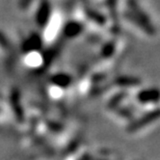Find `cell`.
<instances>
[{
	"label": "cell",
	"instance_id": "2",
	"mask_svg": "<svg viewBox=\"0 0 160 160\" xmlns=\"http://www.w3.org/2000/svg\"><path fill=\"white\" fill-rule=\"evenodd\" d=\"M51 12H52V8L49 0H41L36 12V22L38 26L41 28L46 26L48 21L50 20Z\"/></svg>",
	"mask_w": 160,
	"mask_h": 160
},
{
	"label": "cell",
	"instance_id": "6",
	"mask_svg": "<svg viewBox=\"0 0 160 160\" xmlns=\"http://www.w3.org/2000/svg\"><path fill=\"white\" fill-rule=\"evenodd\" d=\"M42 45V41H41V38L39 34L34 33V34H31V36L28 38V40L26 41V46L27 48H40Z\"/></svg>",
	"mask_w": 160,
	"mask_h": 160
},
{
	"label": "cell",
	"instance_id": "4",
	"mask_svg": "<svg viewBox=\"0 0 160 160\" xmlns=\"http://www.w3.org/2000/svg\"><path fill=\"white\" fill-rule=\"evenodd\" d=\"M85 14H86V17H88L92 22L100 25V26H103V25L106 24V22H107L106 17H105L102 12L97 11V9L86 8H85Z\"/></svg>",
	"mask_w": 160,
	"mask_h": 160
},
{
	"label": "cell",
	"instance_id": "3",
	"mask_svg": "<svg viewBox=\"0 0 160 160\" xmlns=\"http://www.w3.org/2000/svg\"><path fill=\"white\" fill-rule=\"evenodd\" d=\"M83 30V25L78 21L71 20L67 22L65 27H63V33L68 38H75L78 37Z\"/></svg>",
	"mask_w": 160,
	"mask_h": 160
},
{
	"label": "cell",
	"instance_id": "1",
	"mask_svg": "<svg viewBox=\"0 0 160 160\" xmlns=\"http://www.w3.org/2000/svg\"><path fill=\"white\" fill-rule=\"evenodd\" d=\"M128 11L124 12L125 18L132 24L145 31L146 33L153 36L156 32V29L153 25L151 19L148 14L142 8L137 0H127Z\"/></svg>",
	"mask_w": 160,
	"mask_h": 160
},
{
	"label": "cell",
	"instance_id": "7",
	"mask_svg": "<svg viewBox=\"0 0 160 160\" xmlns=\"http://www.w3.org/2000/svg\"><path fill=\"white\" fill-rule=\"evenodd\" d=\"M34 0H20V2H19V5H20V8L22 9H26L28 8L29 6L31 5V3H32Z\"/></svg>",
	"mask_w": 160,
	"mask_h": 160
},
{
	"label": "cell",
	"instance_id": "5",
	"mask_svg": "<svg viewBox=\"0 0 160 160\" xmlns=\"http://www.w3.org/2000/svg\"><path fill=\"white\" fill-rule=\"evenodd\" d=\"M118 1L119 0H106V6L110 12L111 19L113 20L114 25H119V17H118Z\"/></svg>",
	"mask_w": 160,
	"mask_h": 160
}]
</instances>
